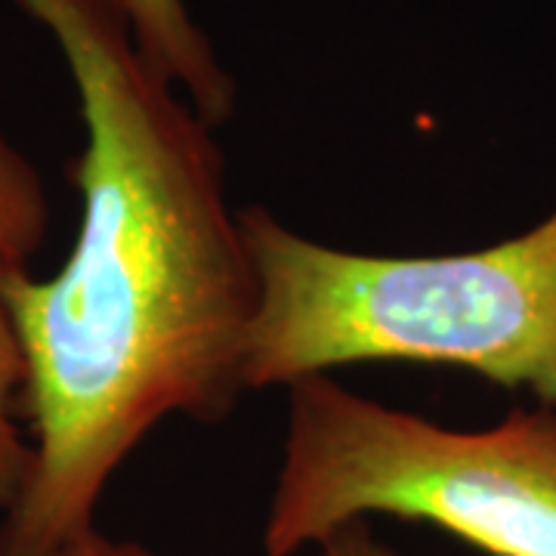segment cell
I'll return each instance as SVG.
<instances>
[{
	"mask_svg": "<svg viewBox=\"0 0 556 556\" xmlns=\"http://www.w3.org/2000/svg\"><path fill=\"white\" fill-rule=\"evenodd\" d=\"M75 80L78 236L53 276H0L25 356L31 473L0 556H62L109 482L170 417L219 424L244 390L257 269L226 161L192 102L142 56L115 0H16Z\"/></svg>",
	"mask_w": 556,
	"mask_h": 556,
	"instance_id": "1",
	"label": "cell"
},
{
	"mask_svg": "<svg viewBox=\"0 0 556 556\" xmlns=\"http://www.w3.org/2000/svg\"><path fill=\"white\" fill-rule=\"evenodd\" d=\"M257 269L244 390L371 362L457 368L556 405V211L464 254H358L239 211Z\"/></svg>",
	"mask_w": 556,
	"mask_h": 556,
	"instance_id": "2",
	"label": "cell"
},
{
	"mask_svg": "<svg viewBox=\"0 0 556 556\" xmlns=\"http://www.w3.org/2000/svg\"><path fill=\"white\" fill-rule=\"evenodd\" d=\"M285 390L263 556L316 551L340 526L375 517L427 522L492 556H556V405L452 430L334 375Z\"/></svg>",
	"mask_w": 556,
	"mask_h": 556,
	"instance_id": "3",
	"label": "cell"
},
{
	"mask_svg": "<svg viewBox=\"0 0 556 556\" xmlns=\"http://www.w3.org/2000/svg\"><path fill=\"white\" fill-rule=\"evenodd\" d=\"M50 195L38 164L0 127V276L31 269L50 232ZM25 356L7 303L0 298V514H7L31 473V439L22 430Z\"/></svg>",
	"mask_w": 556,
	"mask_h": 556,
	"instance_id": "4",
	"label": "cell"
},
{
	"mask_svg": "<svg viewBox=\"0 0 556 556\" xmlns=\"http://www.w3.org/2000/svg\"><path fill=\"white\" fill-rule=\"evenodd\" d=\"M130 22L142 56L177 87L211 127L236 112V80L219 62L186 0H115Z\"/></svg>",
	"mask_w": 556,
	"mask_h": 556,
	"instance_id": "5",
	"label": "cell"
},
{
	"mask_svg": "<svg viewBox=\"0 0 556 556\" xmlns=\"http://www.w3.org/2000/svg\"><path fill=\"white\" fill-rule=\"evenodd\" d=\"M316 556H405L396 547H390L375 532L371 519H356L340 526L334 535H328L316 547Z\"/></svg>",
	"mask_w": 556,
	"mask_h": 556,
	"instance_id": "6",
	"label": "cell"
},
{
	"mask_svg": "<svg viewBox=\"0 0 556 556\" xmlns=\"http://www.w3.org/2000/svg\"><path fill=\"white\" fill-rule=\"evenodd\" d=\"M62 556H155L146 544L127 541V538H112L93 529L90 535H84L78 544H72Z\"/></svg>",
	"mask_w": 556,
	"mask_h": 556,
	"instance_id": "7",
	"label": "cell"
}]
</instances>
